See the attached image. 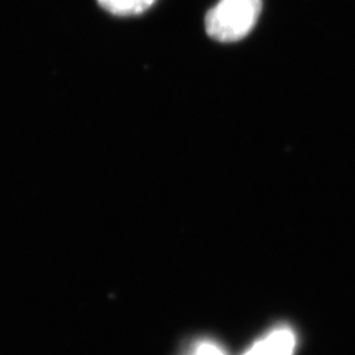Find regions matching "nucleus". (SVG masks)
<instances>
[{
  "mask_svg": "<svg viewBox=\"0 0 355 355\" xmlns=\"http://www.w3.org/2000/svg\"><path fill=\"white\" fill-rule=\"evenodd\" d=\"M262 0H220L205 16L207 33L220 42L246 37L258 21Z\"/></svg>",
  "mask_w": 355,
  "mask_h": 355,
  "instance_id": "1",
  "label": "nucleus"
},
{
  "mask_svg": "<svg viewBox=\"0 0 355 355\" xmlns=\"http://www.w3.org/2000/svg\"><path fill=\"white\" fill-rule=\"evenodd\" d=\"M103 8L117 16H133L149 10L155 0H98Z\"/></svg>",
  "mask_w": 355,
  "mask_h": 355,
  "instance_id": "3",
  "label": "nucleus"
},
{
  "mask_svg": "<svg viewBox=\"0 0 355 355\" xmlns=\"http://www.w3.org/2000/svg\"><path fill=\"white\" fill-rule=\"evenodd\" d=\"M192 355H227L223 349H220L216 343L209 341H202L198 343L192 352Z\"/></svg>",
  "mask_w": 355,
  "mask_h": 355,
  "instance_id": "4",
  "label": "nucleus"
},
{
  "mask_svg": "<svg viewBox=\"0 0 355 355\" xmlns=\"http://www.w3.org/2000/svg\"><path fill=\"white\" fill-rule=\"evenodd\" d=\"M296 338L291 329L280 328L272 330L263 340L254 343L243 355H292Z\"/></svg>",
  "mask_w": 355,
  "mask_h": 355,
  "instance_id": "2",
  "label": "nucleus"
}]
</instances>
